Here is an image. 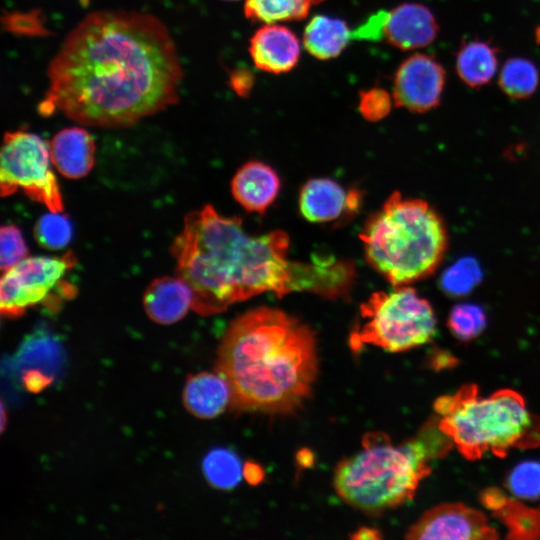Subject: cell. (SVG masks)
Instances as JSON below:
<instances>
[{"label": "cell", "mask_w": 540, "mask_h": 540, "mask_svg": "<svg viewBox=\"0 0 540 540\" xmlns=\"http://www.w3.org/2000/svg\"><path fill=\"white\" fill-rule=\"evenodd\" d=\"M183 76L175 41L158 17L93 11L48 63L41 111L87 126L128 127L175 105Z\"/></svg>", "instance_id": "6da1fadb"}, {"label": "cell", "mask_w": 540, "mask_h": 540, "mask_svg": "<svg viewBox=\"0 0 540 540\" xmlns=\"http://www.w3.org/2000/svg\"><path fill=\"white\" fill-rule=\"evenodd\" d=\"M289 237L274 230L253 237L242 220L220 215L211 205L190 212L171 253L178 276L194 294L192 309L207 316L263 292L278 297L292 291L339 295L346 272L342 263L319 265L287 258Z\"/></svg>", "instance_id": "7a4b0ae2"}, {"label": "cell", "mask_w": 540, "mask_h": 540, "mask_svg": "<svg viewBox=\"0 0 540 540\" xmlns=\"http://www.w3.org/2000/svg\"><path fill=\"white\" fill-rule=\"evenodd\" d=\"M216 372L229 383L236 409L295 412L310 396L318 373L314 332L279 309L249 310L226 330Z\"/></svg>", "instance_id": "3957f363"}, {"label": "cell", "mask_w": 540, "mask_h": 540, "mask_svg": "<svg viewBox=\"0 0 540 540\" xmlns=\"http://www.w3.org/2000/svg\"><path fill=\"white\" fill-rule=\"evenodd\" d=\"M452 444L437 421L399 446L384 435L368 436L363 450L337 466L335 490L347 504L368 513L395 508L413 498L431 472L429 460L441 457Z\"/></svg>", "instance_id": "277c9868"}, {"label": "cell", "mask_w": 540, "mask_h": 540, "mask_svg": "<svg viewBox=\"0 0 540 540\" xmlns=\"http://www.w3.org/2000/svg\"><path fill=\"white\" fill-rule=\"evenodd\" d=\"M360 239L367 262L393 287L433 274L448 246L441 215L425 200L398 191L367 220Z\"/></svg>", "instance_id": "5b68a950"}, {"label": "cell", "mask_w": 540, "mask_h": 540, "mask_svg": "<svg viewBox=\"0 0 540 540\" xmlns=\"http://www.w3.org/2000/svg\"><path fill=\"white\" fill-rule=\"evenodd\" d=\"M439 429L467 460L486 453L504 457L511 448L540 445V417L532 414L523 397L500 389L487 397L465 385L434 403Z\"/></svg>", "instance_id": "8992f818"}, {"label": "cell", "mask_w": 540, "mask_h": 540, "mask_svg": "<svg viewBox=\"0 0 540 540\" xmlns=\"http://www.w3.org/2000/svg\"><path fill=\"white\" fill-rule=\"evenodd\" d=\"M360 312L365 322L351 335L354 348L368 343L403 352L430 342L436 331L433 307L408 285L373 293Z\"/></svg>", "instance_id": "52a82bcc"}, {"label": "cell", "mask_w": 540, "mask_h": 540, "mask_svg": "<svg viewBox=\"0 0 540 540\" xmlns=\"http://www.w3.org/2000/svg\"><path fill=\"white\" fill-rule=\"evenodd\" d=\"M51 163L49 144L40 136L22 130L6 132L1 149V195L22 190L51 212H62V195Z\"/></svg>", "instance_id": "ba28073f"}, {"label": "cell", "mask_w": 540, "mask_h": 540, "mask_svg": "<svg viewBox=\"0 0 540 540\" xmlns=\"http://www.w3.org/2000/svg\"><path fill=\"white\" fill-rule=\"evenodd\" d=\"M75 264L74 254L68 252L62 256L26 257L4 271L0 283L2 315L17 317L40 303L56 308L61 300L73 297L76 290L62 279Z\"/></svg>", "instance_id": "9c48e42d"}, {"label": "cell", "mask_w": 540, "mask_h": 540, "mask_svg": "<svg viewBox=\"0 0 540 540\" xmlns=\"http://www.w3.org/2000/svg\"><path fill=\"white\" fill-rule=\"evenodd\" d=\"M413 540H491L498 538L487 517L463 503H443L426 511L407 531Z\"/></svg>", "instance_id": "30bf717a"}, {"label": "cell", "mask_w": 540, "mask_h": 540, "mask_svg": "<svg viewBox=\"0 0 540 540\" xmlns=\"http://www.w3.org/2000/svg\"><path fill=\"white\" fill-rule=\"evenodd\" d=\"M444 84L442 65L429 55L414 54L395 73L393 99L397 106L424 113L438 106Z\"/></svg>", "instance_id": "8fae6325"}, {"label": "cell", "mask_w": 540, "mask_h": 540, "mask_svg": "<svg viewBox=\"0 0 540 540\" xmlns=\"http://www.w3.org/2000/svg\"><path fill=\"white\" fill-rule=\"evenodd\" d=\"M438 25L432 12L418 3H404L386 12L383 39L402 49L426 47L437 36Z\"/></svg>", "instance_id": "7c38bea8"}, {"label": "cell", "mask_w": 540, "mask_h": 540, "mask_svg": "<svg viewBox=\"0 0 540 540\" xmlns=\"http://www.w3.org/2000/svg\"><path fill=\"white\" fill-rule=\"evenodd\" d=\"M249 52L258 69L274 74L285 73L296 66L300 57V43L286 26L269 23L254 33Z\"/></svg>", "instance_id": "4fadbf2b"}, {"label": "cell", "mask_w": 540, "mask_h": 540, "mask_svg": "<svg viewBox=\"0 0 540 540\" xmlns=\"http://www.w3.org/2000/svg\"><path fill=\"white\" fill-rule=\"evenodd\" d=\"M358 203V193H347L338 183L328 178L307 181L299 197L300 212L310 222L335 220L346 209H354Z\"/></svg>", "instance_id": "5bb4252c"}, {"label": "cell", "mask_w": 540, "mask_h": 540, "mask_svg": "<svg viewBox=\"0 0 540 540\" xmlns=\"http://www.w3.org/2000/svg\"><path fill=\"white\" fill-rule=\"evenodd\" d=\"M52 164L66 178L86 176L95 161V143L90 133L74 126L58 131L49 143Z\"/></svg>", "instance_id": "9a60e30c"}, {"label": "cell", "mask_w": 540, "mask_h": 540, "mask_svg": "<svg viewBox=\"0 0 540 540\" xmlns=\"http://www.w3.org/2000/svg\"><path fill=\"white\" fill-rule=\"evenodd\" d=\"M194 294L180 276L155 279L145 290L143 305L147 315L156 323L169 325L183 318L193 307Z\"/></svg>", "instance_id": "2e32d148"}, {"label": "cell", "mask_w": 540, "mask_h": 540, "mask_svg": "<svg viewBox=\"0 0 540 540\" xmlns=\"http://www.w3.org/2000/svg\"><path fill=\"white\" fill-rule=\"evenodd\" d=\"M280 189L277 173L268 165L250 161L234 175L231 191L247 211L264 213L274 202Z\"/></svg>", "instance_id": "e0dca14e"}, {"label": "cell", "mask_w": 540, "mask_h": 540, "mask_svg": "<svg viewBox=\"0 0 540 540\" xmlns=\"http://www.w3.org/2000/svg\"><path fill=\"white\" fill-rule=\"evenodd\" d=\"M231 399L230 385L218 372H201L190 376L183 391L185 408L201 419L217 417L231 404Z\"/></svg>", "instance_id": "ac0fdd59"}, {"label": "cell", "mask_w": 540, "mask_h": 540, "mask_svg": "<svg viewBox=\"0 0 540 540\" xmlns=\"http://www.w3.org/2000/svg\"><path fill=\"white\" fill-rule=\"evenodd\" d=\"M351 39L352 31L345 21L325 15L313 17L303 33L306 50L320 60L337 57Z\"/></svg>", "instance_id": "d6986e66"}, {"label": "cell", "mask_w": 540, "mask_h": 540, "mask_svg": "<svg viewBox=\"0 0 540 540\" xmlns=\"http://www.w3.org/2000/svg\"><path fill=\"white\" fill-rule=\"evenodd\" d=\"M497 65L496 49L483 41L465 43L456 57L458 76L474 88L487 84L493 78Z\"/></svg>", "instance_id": "ffe728a7"}, {"label": "cell", "mask_w": 540, "mask_h": 540, "mask_svg": "<svg viewBox=\"0 0 540 540\" xmlns=\"http://www.w3.org/2000/svg\"><path fill=\"white\" fill-rule=\"evenodd\" d=\"M322 0H246L244 12L249 20L265 24L301 20Z\"/></svg>", "instance_id": "44dd1931"}, {"label": "cell", "mask_w": 540, "mask_h": 540, "mask_svg": "<svg viewBox=\"0 0 540 540\" xmlns=\"http://www.w3.org/2000/svg\"><path fill=\"white\" fill-rule=\"evenodd\" d=\"M202 467L209 484L221 490L234 488L243 475L240 459L225 448L210 451L205 456Z\"/></svg>", "instance_id": "7402d4cb"}, {"label": "cell", "mask_w": 540, "mask_h": 540, "mask_svg": "<svg viewBox=\"0 0 540 540\" xmlns=\"http://www.w3.org/2000/svg\"><path fill=\"white\" fill-rule=\"evenodd\" d=\"M539 83L536 66L524 58H511L504 64L499 85L503 92L515 99H522L535 92Z\"/></svg>", "instance_id": "603a6c76"}, {"label": "cell", "mask_w": 540, "mask_h": 540, "mask_svg": "<svg viewBox=\"0 0 540 540\" xmlns=\"http://www.w3.org/2000/svg\"><path fill=\"white\" fill-rule=\"evenodd\" d=\"M34 234L41 246L52 250L61 249L72 238V225L61 212L50 211L37 221Z\"/></svg>", "instance_id": "cb8c5ba5"}, {"label": "cell", "mask_w": 540, "mask_h": 540, "mask_svg": "<svg viewBox=\"0 0 540 540\" xmlns=\"http://www.w3.org/2000/svg\"><path fill=\"white\" fill-rule=\"evenodd\" d=\"M447 324L456 338L469 341L482 332L486 325V318L480 307L460 304L450 312Z\"/></svg>", "instance_id": "d4e9b609"}, {"label": "cell", "mask_w": 540, "mask_h": 540, "mask_svg": "<svg viewBox=\"0 0 540 540\" xmlns=\"http://www.w3.org/2000/svg\"><path fill=\"white\" fill-rule=\"evenodd\" d=\"M508 487L512 493L523 499L540 497V463L527 461L519 464L508 478Z\"/></svg>", "instance_id": "484cf974"}, {"label": "cell", "mask_w": 540, "mask_h": 540, "mask_svg": "<svg viewBox=\"0 0 540 540\" xmlns=\"http://www.w3.org/2000/svg\"><path fill=\"white\" fill-rule=\"evenodd\" d=\"M1 255L0 267L6 271L25 259L28 248L20 229L15 225H4L0 233Z\"/></svg>", "instance_id": "4316f807"}, {"label": "cell", "mask_w": 540, "mask_h": 540, "mask_svg": "<svg viewBox=\"0 0 540 540\" xmlns=\"http://www.w3.org/2000/svg\"><path fill=\"white\" fill-rule=\"evenodd\" d=\"M392 107L391 95L382 88H370L359 94V111L369 121H379L387 116Z\"/></svg>", "instance_id": "83f0119b"}, {"label": "cell", "mask_w": 540, "mask_h": 540, "mask_svg": "<svg viewBox=\"0 0 540 540\" xmlns=\"http://www.w3.org/2000/svg\"><path fill=\"white\" fill-rule=\"evenodd\" d=\"M255 78L250 69L240 67L229 76L231 89L241 97H247L254 86Z\"/></svg>", "instance_id": "f1b7e54d"}, {"label": "cell", "mask_w": 540, "mask_h": 540, "mask_svg": "<svg viewBox=\"0 0 540 540\" xmlns=\"http://www.w3.org/2000/svg\"><path fill=\"white\" fill-rule=\"evenodd\" d=\"M243 476L251 483H258L263 478L262 469L254 463H247L243 467Z\"/></svg>", "instance_id": "f546056e"}, {"label": "cell", "mask_w": 540, "mask_h": 540, "mask_svg": "<svg viewBox=\"0 0 540 540\" xmlns=\"http://www.w3.org/2000/svg\"><path fill=\"white\" fill-rule=\"evenodd\" d=\"M351 538L360 539V540H370V539H380L381 535H380V532L376 529L369 528V527H361L351 535Z\"/></svg>", "instance_id": "4dcf8cb0"}, {"label": "cell", "mask_w": 540, "mask_h": 540, "mask_svg": "<svg viewBox=\"0 0 540 540\" xmlns=\"http://www.w3.org/2000/svg\"><path fill=\"white\" fill-rule=\"evenodd\" d=\"M226 1H232V0H226Z\"/></svg>", "instance_id": "1f68e13d"}]
</instances>
